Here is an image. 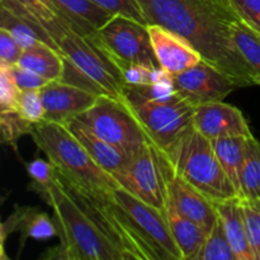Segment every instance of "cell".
Returning <instances> with one entry per match:
<instances>
[{
	"instance_id": "f546056e",
	"label": "cell",
	"mask_w": 260,
	"mask_h": 260,
	"mask_svg": "<svg viewBox=\"0 0 260 260\" xmlns=\"http://www.w3.org/2000/svg\"><path fill=\"white\" fill-rule=\"evenodd\" d=\"M17 111L32 123L45 121L46 109L41 90H20L17 101Z\"/></svg>"
},
{
	"instance_id": "3957f363",
	"label": "cell",
	"mask_w": 260,
	"mask_h": 260,
	"mask_svg": "<svg viewBox=\"0 0 260 260\" xmlns=\"http://www.w3.org/2000/svg\"><path fill=\"white\" fill-rule=\"evenodd\" d=\"M53 211L60 243L47 249L43 260H123L116 246L89 220L58 178L47 187L28 185Z\"/></svg>"
},
{
	"instance_id": "ac0fdd59",
	"label": "cell",
	"mask_w": 260,
	"mask_h": 260,
	"mask_svg": "<svg viewBox=\"0 0 260 260\" xmlns=\"http://www.w3.org/2000/svg\"><path fill=\"white\" fill-rule=\"evenodd\" d=\"M65 124L85 147L94 161L111 175L118 173L127 164L129 156L132 155L96 136L80 119L71 118Z\"/></svg>"
},
{
	"instance_id": "4fadbf2b",
	"label": "cell",
	"mask_w": 260,
	"mask_h": 260,
	"mask_svg": "<svg viewBox=\"0 0 260 260\" xmlns=\"http://www.w3.org/2000/svg\"><path fill=\"white\" fill-rule=\"evenodd\" d=\"M157 151H159L165 187H167V200L182 215L194 221L203 230L210 233L211 229L218 221V215L213 201L193 187L187 180L179 177L170 167L161 151L159 149Z\"/></svg>"
},
{
	"instance_id": "ba28073f",
	"label": "cell",
	"mask_w": 260,
	"mask_h": 260,
	"mask_svg": "<svg viewBox=\"0 0 260 260\" xmlns=\"http://www.w3.org/2000/svg\"><path fill=\"white\" fill-rule=\"evenodd\" d=\"M128 104L150 141L159 149H168L192 127L196 113V107L179 95L169 101Z\"/></svg>"
},
{
	"instance_id": "4dcf8cb0",
	"label": "cell",
	"mask_w": 260,
	"mask_h": 260,
	"mask_svg": "<svg viewBox=\"0 0 260 260\" xmlns=\"http://www.w3.org/2000/svg\"><path fill=\"white\" fill-rule=\"evenodd\" d=\"M93 2L114 17H124L141 24L149 25L137 0H93Z\"/></svg>"
},
{
	"instance_id": "d6986e66",
	"label": "cell",
	"mask_w": 260,
	"mask_h": 260,
	"mask_svg": "<svg viewBox=\"0 0 260 260\" xmlns=\"http://www.w3.org/2000/svg\"><path fill=\"white\" fill-rule=\"evenodd\" d=\"M218 218L238 260H256L249 243L241 197L213 201Z\"/></svg>"
},
{
	"instance_id": "603a6c76",
	"label": "cell",
	"mask_w": 260,
	"mask_h": 260,
	"mask_svg": "<svg viewBox=\"0 0 260 260\" xmlns=\"http://www.w3.org/2000/svg\"><path fill=\"white\" fill-rule=\"evenodd\" d=\"M246 136H230L211 140L221 167L240 196V172L248 147Z\"/></svg>"
},
{
	"instance_id": "52a82bcc",
	"label": "cell",
	"mask_w": 260,
	"mask_h": 260,
	"mask_svg": "<svg viewBox=\"0 0 260 260\" xmlns=\"http://www.w3.org/2000/svg\"><path fill=\"white\" fill-rule=\"evenodd\" d=\"M96 136L128 154L149 141L146 132L135 117L126 98L101 95L86 112L76 117Z\"/></svg>"
},
{
	"instance_id": "e0dca14e",
	"label": "cell",
	"mask_w": 260,
	"mask_h": 260,
	"mask_svg": "<svg viewBox=\"0 0 260 260\" xmlns=\"http://www.w3.org/2000/svg\"><path fill=\"white\" fill-rule=\"evenodd\" d=\"M147 29L157 62L172 75L183 73L202 61L201 53L189 42L168 28L149 24Z\"/></svg>"
},
{
	"instance_id": "ffe728a7",
	"label": "cell",
	"mask_w": 260,
	"mask_h": 260,
	"mask_svg": "<svg viewBox=\"0 0 260 260\" xmlns=\"http://www.w3.org/2000/svg\"><path fill=\"white\" fill-rule=\"evenodd\" d=\"M57 12L73 29L84 36H91L106 27L114 18L93 0H52Z\"/></svg>"
},
{
	"instance_id": "8992f818",
	"label": "cell",
	"mask_w": 260,
	"mask_h": 260,
	"mask_svg": "<svg viewBox=\"0 0 260 260\" xmlns=\"http://www.w3.org/2000/svg\"><path fill=\"white\" fill-rule=\"evenodd\" d=\"M58 178L89 220L122 254L123 260H157L151 248L140 238L126 213L114 201L113 193L94 194L70 184L60 174Z\"/></svg>"
},
{
	"instance_id": "9a60e30c",
	"label": "cell",
	"mask_w": 260,
	"mask_h": 260,
	"mask_svg": "<svg viewBox=\"0 0 260 260\" xmlns=\"http://www.w3.org/2000/svg\"><path fill=\"white\" fill-rule=\"evenodd\" d=\"M193 127L210 140L230 136H253L243 112L223 101L196 107Z\"/></svg>"
},
{
	"instance_id": "1f68e13d",
	"label": "cell",
	"mask_w": 260,
	"mask_h": 260,
	"mask_svg": "<svg viewBox=\"0 0 260 260\" xmlns=\"http://www.w3.org/2000/svg\"><path fill=\"white\" fill-rule=\"evenodd\" d=\"M20 90L15 83L13 69L7 63H0V111L17 109Z\"/></svg>"
},
{
	"instance_id": "2e32d148",
	"label": "cell",
	"mask_w": 260,
	"mask_h": 260,
	"mask_svg": "<svg viewBox=\"0 0 260 260\" xmlns=\"http://www.w3.org/2000/svg\"><path fill=\"white\" fill-rule=\"evenodd\" d=\"M13 233H19V249L18 258L24 249L28 239L37 241H46L58 235L57 226L53 217L38 208L27 206L15 205L12 215L2 223L0 229V240H2V259L5 256V241Z\"/></svg>"
},
{
	"instance_id": "6da1fadb",
	"label": "cell",
	"mask_w": 260,
	"mask_h": 260,
	"mask_svg": "<svg viewBox=\"0 0 260 260\" xmlns=\"http://www.w3.org/2000/svg\"><path fill=\"white\" fill-rule=\"evenodd\" d=\"M147 24L168 28L184 38L202 60L220 69L239 88L259 85L255 74L234 42L240 19L231 0H137Z\"/></svg>"
},
{
	"instance_id": "8fae6325",
	"label": "cell",
	"mask_w": 260,
	"mask_h": 260,
	"mask_svg": "<svg viewBox=\"0 0 260 260\" xmlns=\"http://www.w3.org/2000/svg\"><path fill=\"white\" fill-rule=\"evenodd\" d=\"M173 79L178 95L194 107L223 101L239 88L220 69L203 60Z\"/></svg>"
},
{
	"instance_id": "277c9868",
	"label": "cell",
	"mask_w": 260,
	"mask_h": 260,
	"mask_svg": "<svg viewBox=\"0 0 260 260\" xmlns=\"http://www.w3.org/2000/svg\"><path fill=\"white\" fill-rule=\"evenodd\" d=\"M30 136L58 174L70 184L102 196L112 194L121 188L113 175L94 161L65 123L42 121L35 124Z\"/></svg>"
},
{
	"instance_id": "5b68a950",
	"label": "cell",
	"mask_w": 260,
	"mask_h": 260,
	"mask_svg": "<svg viewBox=\"0 0 260 260\" xmlns=\"http://www.w3.org/2000/svg\"><path fill=\"white\" fill-rule=\"evenodd\" d=\"M159 150L179 177L212 201L240 197L221 167L211 140L193 124L168 149Z\"/></svg>"
},
{
	"instance_id": "9c48e42d",
	"label": "cell",
	"mask_w": 260,
	"mask_h": 260,
	"mask_svg": "<svg viewBox=\"0 0 260 260\" xmlns=\"http://www.w3.org/2000/svg\"><path fill=\"white\" fill-rule=\"evenodd\" d=\"M113 198L157 260H183L164 211L139 200L122 188L114 190Z\"/></svg>"
},
{
	"instance_id": "836d02e7",
	"label": "cell",
	"mask_w": 260,
	"mask_h": 260,
	"mask_svg": "<svg viewBox=\"0 0 260 260\" xmlns=\"http://www.w3.org/2000/svg\"><path fill=\"white\" fill-rule=\"evenodd\" d=\"M239 17L260 36V0H231Z\"/></svg>"
},
{
	"instance_id": "7a4b0ae2",
	"label": "cell",
	"mask_w": 260,
	"mask_h": 260,
	"mask_svg": "<svg viewBox=\"0 0 260 260\" xmlns=\"http://www.w3.org/2000/svg\"><path fill=\"white\" fill-rule=\"evenodd\" d=\"M5 2V0H4ZM27 12L47 30L65 61V73L61 80L98 93L99 95L124 98V85L117 69L112 65L96 42V33L84 36L69 25L57 13L53 18L43 19L12 0H7Z\"/></svg>"
},
{
	"instance_id": "d4e9b609",
	"label": "cell",
	"mask_w": 260,
	"mask_h": 260,
	"mask_svg": "<svg viewBox=\"0 0 260 260\" xmlns=\"http://www.w3.org/2000/svg\"><path fill=\"white\" fill-rule=\"evenodd\" d=\"M231 33L239 52L254 71L260 85V36L241 18L234 23Z\"/></svg>"
},
{
	"instance_id": "cb8c5ba5",
	"label": "cell",
	"mask_w": 260,
	"mask_h": 260,
	"mask_svg": "<svg viewBox=\"0 0 260 260\" xmlns=\"http://www.w3.org/2000/svg\"><path fill=\"white\" fill-rule=\"evenodd\" d=\"M240 197L260 198V142L253 136L248 139V147L240 172Z\"/></svg>"
},
{
	"instance_id": "e575fe53",
	"label": "cell",
	"mask_w": 260,
	"mask_h": 260,
	"mask_svg": "<svg viewBox=\"0 0 260 260\" xmlns=\"http://www.w3.org/2000/svg\"><path fill=\"white\" fill-rule=\"evenodd\" d=\"M23 51L14 37L4 28H0V63L17 65Z\"/></svg>"
},
{
	"instance_id": "7402d4cb",
	"label": "cell",
	"mask_w": 260,
	"mask_h": 260,
	"mask_svg": "<svg viewBox=\"0 0 260 260\" xmlns=\"http://www.w3.org/2000/svg\"><path fill=\"white\" fill-rule=\"evenodd\" d=\"M17 65L28 69L50 81L61 80L65 73V61L62 55L46 43L23 51Z\"/></svg>"
},
{
	"instance_id": "83f0119b",
	"label": "cell",
	"mask_w": 260,
	"mask_h": 260,
	"mask_svg": "<svg viewBox=\"0 0 260 260\" xmlns=\"http://www.w3.org/2000/svg\"><path fill=\"white\" fill-rule=\"evenodd\" d=\"M197 260H238L229 243L220 218L208 233Z\"/></svg>"
},
{
	"instance_id": "f1b7e54d",
	"label": "cell",
	"mask_w": 260,
	"mask_h": 260,
	"mask_svg": "<svg viewBox=\"0 0 260 260\" xmlns=\"http://www.w3.org/2000/svg\"><path fill=\"white\" fill-rule=\"evenodd\" d=\"M241 205H243L249 243L255 254L256 260H260V198L248 200L241 197Z\"/></svg>"
},
{
	"instance_id": "d6a6232c",
	"label": "cell",
	"mask_w": 260,
	"mask_h": 260,
	"mask_svg": "<svg viewBox=\"0 0 260 260\" xmlns=\"http://www.w3.org/2000/svg\"><path fill=\"white\" fill-rule=\"evenodd\" d=\"M28 175L30 178V185L47 187L51 185L57 178V169L50 160L35 159L25 165Z\"/></svg>"
},
{
	"instance_id": "8d00e7d4",
	"label": "cell",
	"mask_w": 260,
	"mask_h": 260,
	"mask_svg": "<svg viewBox=\"0 0 260 260\" xmlns=\"http://www.w3.org/2000/svg\"><path fill=\"white\" fill-rule=\"evenodd\" d=\"M17 4L22 5L24 9L32 13L36 17L50 19L57 15V8L55 7L52 0H12Z\"/></svg>"
},
{
	"instance_id": "d590c367",
	"label": "cell",
	"mask_w": 260,
	"mask_h": 260,
	"mask_svg": "<svg viewBox=\"0 0 260 260\" xmlns=\"http://www.w3.org/2000/svg\"><path fill=\"white\" fill-rule=\"evenodd\" d=\"M12 69L19 90H41L43 86L50 83V80L28 69L20 68L18 65L12 66Z\"/></svg>"
},
{
	"instance_id": "4316f807",
	"label": "cell",
	"mask_w": 260,
	"mask_h": 260,
	"mask_svg": "<svg viewBox=\"0 0 260 260\" xmlns=\"http://www.w3.org/2000/svg\"><path fill=\"white\" fill-rule=\"evenodd\" d=\"M35 124L25 119L17 109L14 111H0V134L2 142L12 147L18 154V141L25 135H32Z\"/></svg>"
},
{
	"instance_id": "5bb4252c",
	"label": "cell",
	"mask_w": 260,
	"mask_h": 260,
	"mask_svg": "<svg viewBox=\"0 0 260 260\" xmlns=\"http://www.w3.org/2000/svg\"><path fill=\"white\" fill-rule=\"evenodd\" d=\"M45 104V121L66 123L88 111L101 95L81 86L52 80L41 89Z\"/></svg>"
},
{
	"instance_id": "30bf717a",
	"label": "cell",
	"mask_w": 260,
	"mask_h": 260,
	"mask_svg": "<svg viewBox=\"0 0 260 260\" xmlns=\"http://www.w3.org/2000/svg\"><path fill=\"white\" fill-rule=\"evenodd\" d=\"M113 177L122 189L164 211L167 187L159 151L150 140L129 156L127 164Z\"/></svg>"
},
{
	"instance_id": "7c38bea8",
	"label": "cell",
	"mask_w": 260,
	"mask_h": 260,
	"mask_svg": "<svg viewBox=\"0 0 260 260\" xmlns=\"http://www.w3.org/2000/svg\"><path fill=\"white\" fill-rule=\"evenodd\" d=\"M99 35L107 47L118 57L144 65L160 66L147 25L128 18L114 17L99 30Z\"/></svg>"
},
{
	"instance_id": "484cf974",
	"label": "cell",
	"mask_w": 260,
	"mask_h": 260,
	"mask_svg": "<svg viewBox=\"0 0 260 260\" xmlns=\"http://www.w3.org/2000/svg\"><path fill=\"white\" fill-rule=\"evenodd\" d=\"M178 95L174 85L173 75L157 81V83L147 84V85L126 86L124 98L129 103H140V102H162L169 101Z\"/></svg>"
},
{
	"instance_id": "44dd1931",
	"label": "cell",
	"mask_w": 260,
	"mask_h": 260,
	"mask_svg": "<svg viewBox=\"0 0 260 260\" xmlns=\"http://www.w3.org/2000/svg\"><path fill=\"white\" fill-rule=\"evenodd\" d=\"M170 231L183 255V260H197L208 233L198 223L179 212L169 201L164 208Z\"/></svg>"
}]
</instances>
